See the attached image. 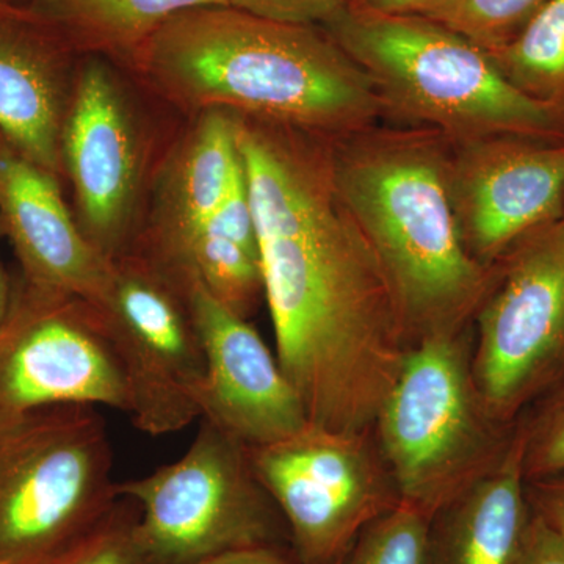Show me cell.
<instances>
[{
  "label": "cell",
  "instance_id": "cell-13",
  "mask_svg": "<svg viewBox=\"0 0 564 564\" xmlns=\"http://www.w3.org/2000/svg\"><path fill=\"white\" fill-rule=\"evenodd\" d=\"M169 278L184 295L206 358L199 419L248 448L278 443L310 425L276 352L248 318L218 302L196 274Z\"/></svg>",
  "mask_w": 564,
  "mask_h": 564
},
{
  "label": "cell",
  "instance_id": "cell-5",
  "mask_svg": "<svg viewBox=\"0 0 564 564\" xmlns=\"http://www.w3.org/2000/svg\"><path fill=\"white\" fill-rule=\"evenodd\" d=\"M514 425L486 410L466 329L411 344L373 432L400 500L433 519L499 462Z\"/></svg>",
  "mask_w": 564,
  "mask_h": 564
},
{
  "label": "cell",
  "instance_id": "cell-2",
  "mask_svg": "<svg viewBox=\"0 0 564 564\" xmlns=\"http://www.w3.org/2000/svg\"><path fill=\"white\" fill-rule=\"evenodd\" d=\"M132 66L196 115L226 110L332 140L384 120L372 82L325 29L228 6L181 11Z\"/></svg>",
  "mask_w": 564,
  "mask_h": 564
},
{
  "label": "cell",
  "instance_id": "cell-31",
  "mask_svg": "<svg viewBox=\"0 0 564 564\" xmlns=\"http://www.w3.org/2000/svg\"><path fill=\"white\" fill-rule=\"evenodd\" d=\"M25 6H17V3L7 2V0H0V11H20Z\"/></svg>",
  "mask_w": 564,
  "mask_h": 564
},
{
  "label": "cell",
  "instance_id": "cell-15",
  "mask_svg": "<svg viewBox=\"0 0 564 564\" xmlns=\"http://www.w3.org/2000/svg\"><path fill=\"white\" fill-rule=\"evenodd\" d=\"M0 229L9 237L24 280L99 306L113 261L82 231L57 174L25 158L0 135Z\"/></svg>",
  "mask_w": 564,
  "mask_h": 564
},
{
  "label": "cell",
  "instance_id": "cell-29",
  "mask_svg": "<svg viewBox=\"0 0 564 564\" xmlns=\"http://www.w3.org/2000/svg\"><path fill=\"white\" fill-rule=\"evenodd\" d=\"M350 2L359 3L367 9L384 11V13L423 14L443 0H350Z\"/></svg>",
  "mask_w": 564,
  "mask_h": 564
},
{
  "label": "cell",
  "instance_id": "cell-11",
  "mask_svg": "<svg viewBox=\"0 0 564 564\" xmlns=\"http://www.w3.org/2000/svg\"><path fill=\"white\" fill-rule=\"evenodd\" d=\"M98 307L128 383L133 426L165 436L202 417L206 358L181 289L129 252L113 261L109 292Z\"/></svg>",
  "mask_w": 564,
  "mask_h": 564
},
{
  "label": "cell",
  "instance_id": "cell-3",
  "mask_svg": "<svg viewBox=\"0 0 564 564\" xmlns=\"http://www.w3.org/2000/svg\"><path fill=\"white\" fill-rule=\"evenodd\" d=\"M332 147L337 188L383 267L410 343L469 329L497 263L477 261L459 231L454 143L433 129L380 122Z\"/></svg>",
  "mask_w": 564,
  "mask_h": 564
},
{
  "label": "cell",
  "instance_id": "cell-26",
  "mask_svg": "<svg viewBox=\"0 0 564 564\" xmlns=\"http://www.w3.org/2000/svg\"><path fill=\"white\" fill-rule=\"evenodd\" d=\"M532 513L564 538V473L527 481Z\"/></svg>",
  "mask_w": 564,
  "mask_h": 564
},
{
  "label": "cell",
  "instance_id": "cell-34",
  "mask_svg": "<svg viewBox=\"0 0 564 564\" xmlns=\"http://www.w3.org/2000/svg\"><path fill=\"white\" fill-rule=\"evenodd\" d=\"M0 564H6V563L0 562Z\"/></svg>",
  "mask_w": 564,
  "mask_h": 564
},
{
  "label": "cell",
  "instance_id": "cell-21",
  "mask_svg": "<svg viewBox=\"0 0 564 564\" xmlns=\"http://www.w3.org/2000/svg\"><path fill=\"white\" fill-rule=\"evenodd\" d=\"M549 0H443L423 17L464 36L486 54L510 44Z\"/></svg>",
  "mask_w": 564,
  "mask_h": 564
},
{
  "label": "cell",
  "instance_id": "cell-22",
  "mask_svg": "<svg viewBox=\"0 0 564 564\" xmlns=\"http://www.w3.org/2000/svg\"><path fill=\"white\" fill-rule=\"evenodd\" d=\"M432 521L400 500L359 534L348 564H430Z\"/></svg>",
  "mask_w": 564,
  "mask_h": 564
},
{
  "label": "cell",
  "instance_id": "cell-10",
  "mask_svg": "<svg viewBox=\"0 0 564 564\" xmlns=\"http://www.w3.org/2000/svg\"><path fill=\"white\" fill-rule=\"evenodd\" d=\"M66 404L128 414L120 359L98 306L22 278L0 323V422Z\"/></svg>",
  "mask_w": 564,
  "mask_h": 564
},
{
  "label": "cell",
  "instance_id": "cell-8",
  "mask_svg": "<svg viewBox=\"0 0 564 564\" xmlns=\"http://www.w3.org/2000/svg\"><path fill=\"white\" fill-rule=\"evenodd\" d=\"M473 373L492 419L513 426L564 377V218L527 234L497 262L475 314Z\"/></svg>",
  "mask_w": 564,
  "mask_h": 564
},
{
  "label": "cell",
  "instance_id": "cell-24",
  "mask_svg": "<svg viewBox=\"0 0 564 564\" xmlns=\"http://www.w3.org/2000/svg\"><path fill=\"white\" fill-rule=\"evenodd\" d=\"M137 505L124 497L79 540L46 564H150L137 543Z\"/></svg>",
  "mask_w": 564,
  "mask_h": 564
},
{
  "label": "cell",
  "instance_id": "cell-35",
  "mask_svg": "<svg viewBox=\"0 0 564 564\" xmlns=\"http://www.w3.org/2000/svg\"><path fill=\"white\" fill-rule=\"evenodd\" d=\"M347 2H350V0H347Z\"/></svg>",
  "mask_w": 564,
  "mask_h": 564
},
{
  "label": "cell",
  "instance_id": "cell-16",
  "mask_svg": "<svg viewBox=\"0 0 564 564\" xmlns=\"http://www.w3.org/2000/svg\"><path fill=\"white\" fill-rule=\"evenodd\" d=\"M74 54L28 7L0 11V135L57 176Z\"/></svg>",
  "mask_w": 564,
  "mask_h": 564
},
{
  "label": "cell",
  "instance_id": "cell-33",
  "mask_svg": "<svg viewBox=\"0 0 564 564\" xmlns=\"http://www.w3.org/2000/svg\"><path fill=\"white\" fill-rule=\"evenodd\" d=\"M563 218H564V204H563Z\"/></svg>",
  "mask_w": 564,
  "mask_h": 564
},
{
  "label": "cell",
  "instance_id": "cell-27",
  "mask_svg": "<svg viewBox=\"0 0 564 564\" xmlns=\"http://www.w3.org/2000/svg\"><path fill=\"white\" fill-rule=\"evenodd\" d=\"M518 564H564V538L533 514Z\"/></svg>",
  "mask_w": 564,
  "mask_h": 564
},
{
  "label": "cell",
  "instance_id": "cell-17",
  "mask_svg": "<svg viewBox=\"0 0 564 564\" xmlns=\"http://www.w3.org/2000/svg\"><path fill=\"white\" fill-rule=\"evenodd\" d=\"M240 169L239 115L198 113L163 166L150 225L131 252L158 269L172 267L220 206Z\"/></svg>",
  "mask_w": 564,
  "mask_h": 564
},
{
  "label": "cell",
  "instance_id": "cell-19",
  "mask_svg": "<svg viewBox=\"0 0 564 564\" xmlns=\"http://www.w3.org/2000/svg\"><path fill=\"white\" fill-rule=\"evenodd\" d=\"M228 0H31L28 9L74 52L132 65L148 41L181 11Z\"/></svg>",
  "mask_w": 564,
  "mask_h": 564
},
{
  "label": "cell",
  "instance_id": "cell-7",
  "mask_svg": "<svg viewBox=\"0 0 564 564\" xmlns=\"http://www.w3.org/2000/svg\"><path fill=\"white\" fill-rule=\"evenodd\" d=\"M117 492L137 505L133 532L150 564H198L273 545L281 516L252 470L247 445L204 419L176 462L118 484Z\"/></svg>",
  "mask_w": 564,
  "mask_h": 564
},
{
  "label": "cell",
  "instance_id": "cell-1",
  "mask_svg": "<svg viewBox=\"0 0 564 564\" xmlns=\"http://www.w3.org/2000/svg\"><path fill=\"white\" fill-rule=\"evenodd\" d=\"M332 141L239 115L278 361L311 423L370 433L411 343L337 188Z\"/></svg>",
  "mask_w": 564,
  "mask_h": 564
},
{
  "label": "cell",
  "instance_id": "cell-9",
  "mask_svg": "<svg viewBox=\"0 0 564 564\" xmlns=\"http://www.w3.org/2000/svg\"><path fill=\"white\" fill-rule=\"evenodd\" d=\"M370 433L304 426L248 448L252 470L291 532L302 564H337L359 534L400 502Z\"/></svg>",
  "mask_w": 564,
  "mask_h": 564
},
{
  "label": "cell",
  "instance_id": "cell-30",
  "mask_svg": "<svg viewBox=\"0 0 564 564\" xmlns=\"http://www.w3.org/2000/svg\"><path fill=\"white\" fill-rule=\"evenodd\" d=\"M0 234H2V229H0ZM11 296H13V288H11L6 270H3L2 263H0V323L9 314Z\"/></svg>",
  "mask_w": 564,
  "mask_h": 564
},
{
  "label": "cell",
  "instance_id": "cell-23",
  "mask_svg": "<svg viewBox=\"0 0 564 564\" xmlns=\"http://www.w3.org/2000/svg\"><path fill=\"white\" fill-rule=\"evenodd\" d=\"M527 481L564 473V377L516 422Z\"/></svg>",
  "mask_w": 564,
  "mask_h": 564
},
{
  "label": "cell",
  "instance_id": "cell-25",
  "mask_svg": "<svg viewBox=\"0 0 564 564\" xmlns=\"http://www.w3.org/2000/svg\"><path fill=\"white\" fill-rule=\"evenodd\" d=\"M232 9L262 20L328 29L347 10V0H228Z\"/></svg>",
  "mask_w": 564,
  "mask_h": 564
},
{
  "label": "cell",
  "instance_id": "cell-6",
  "mask_svg": "<svg viewBox=\"0 0 564 564\" xmlns=\"http://www.w3.org/2000/svg\"><path fill=\"white\" fill-rule=\"evenodd\" d=\"M106 421L91 404L0 422V562L46 564L120 499Z\"/></svg>",
  "mask_w": 564,
  "mask_h": 564
},
{
  "label": "cell",
  "instance_id": "cell-14",
  "mask_svg": "<svg viewBox=\"0 0 564 564\" xmlns=\"http://www.w3.org/2000/svg\"><path fill=\"white\" fill-rule=\"evenodd\" d=\"M451 193L467 250L496 265L527 234L563 217L564 141L494 135L454 143Z\"/></svg>",
  "mask_w": 564,
  "mask_h": 564
},
{
  "label": "cell",
  "instance_id": "cell-4",
  "mask_svg": "<svg viewBox=\"0 0 564 564\" xmlns=\"http://www.w3.org/2000/svg\"><path fill=\"white\" fill-rule=\"evenodd\" d=\"M325 31L372 82L384 118L452 143L494 135L564 141L562 107L519 91L484 50L423 14L348 2Z\"/></svg>",
  "mask_w": 564,
  "mask_h": 564
},
{
  "label": "cell",
  "instance_id": "cell-32",
  "mask_svg": "<svg viewBox=\"0 0 564 564\" xmlns=\"http://www.w3.org/2000/svg\"><path fill=\"white\" fill-rule=\"evenodd\" d=\"M7 2L17 3V6H20V3L17 2V0H7Z\"/></svg>",
  "mask_w": 564,
  "mask_h": 564
},
{
  "label": "cell",
  "instance_id": "cell-28",
  "mask_svg": "<svg viewBox=\"0 0 564 564\" xmlns=\"http://www.w3.org/2000/svg\"><path fill=\"white\" fill-rule=\"evenodd\" d=\"M198 564H295L282 555L274 545L236 549L225 554L212 556ZM302 564V563H300Z\"/></svg>",
  "mask_w": 564,
  "mask_h": 564
},
{
  "label": "cell",
  "instance_id": "cell-18",
  "mask_svg": "<svg viewBox=\"0 0 564 564\" xmlns=\"http://www.w3.org/2000/svg\"><path fill=\"white\" fill-rule=\"evenodd\" d=\"M532 516L514 425L499 462L434 516L430 564H518Z\"/></svg>",
  "mask_w": 564,
  "mask_h": 564
},
{
  "label": "cell",
  "instance_id": "cell-20",
  "mask_svg": "<svg viewBox=\"0 0 564 564\" xmlns=\"http://www.w3.org/2000/svg\"><path fill=\"white\" fill-rule=\"evenodd\" d=\"M488 55L519 91L564 109V0H549L510 44Z\"/></svg>",
  "mask_w": 564,
  "mask_h": 564
},
{
  "label": "cell",
  "instance_id": "cell-12",
  "mask_svg": "<svg viewBox=\"0 0 564 564\" xmlns=\"http://www.w3.org/2000/svg\"><path fill=\"white\" fill-rule=\"evenodd\" d=\"M62 173L76 195L77 221L110 261L135 243L143 141L121 82L88 55L74 74L61 137Z\"/></svg>",
  "mask_w": 564,
  "mask_h": 564
}]
</instances>
